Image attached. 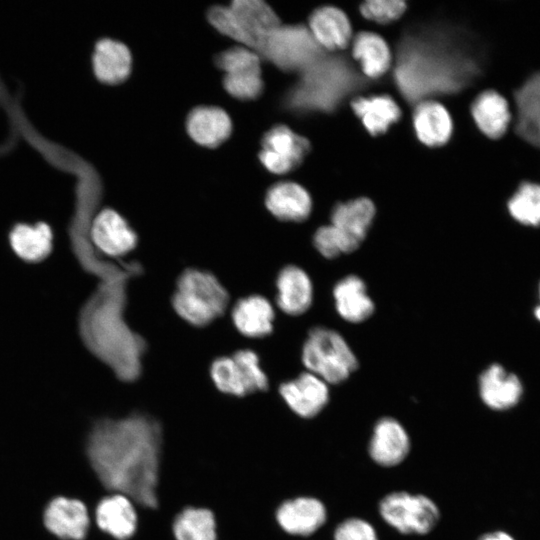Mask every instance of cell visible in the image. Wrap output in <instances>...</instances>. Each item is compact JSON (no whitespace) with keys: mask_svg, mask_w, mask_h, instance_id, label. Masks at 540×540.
<instances>
[{"mask_svg":"<svg viewBox=\"0 0 540 540\" xmlns=\"http://www.w3.org/2000/svg\"><path fill=\"white\" fill-rule=\"evenodd\" d=\"M480 540H514V539L504 532H494V533H489L482 536Z\"/></svg>","mask_w":540,"mask_h":540,"instance_id":"obj_39","label":"cell"},{"mask_svg":"<svg viewBox=\"0 0 540 540\" xmlns=\"http://www.w3.org/2000/svg\"><path fill=\"white\" fill-rule=\"evenodd\" d=\"M91 519L99 531L114 540H127L137 528V513L132 500L120 493L102 497Z\"/></svg>","mask_w":540,"mask_h":540,"instance_id":"obj_10","label":"cell"},{"mask_svg":"<svg viewBox=\"0 0 540 540\" xmlns=\"http://www.w3.org/2000/svg\"><path fill=\"white\" fill-rule=\"evenodd\" d=\"M161 443V427L149 417H104L92 423L85 453L106 493H120L155 508Z\"/></svg>","mask_w":540,"mask_h":540,"instance_id":"obj_1","label":"cell"},{"mask_svg":"<svg viewBox=\"0 0 540 540\" xmlns=\"http://www.w3.org/2000/svg\"><path fill=\"white\" fill-rule=\"evenodd\" d=\"M229 293L211 272L187 268L178 277L171 304L176 314L195 327H204L221 317Z\"/></svg>","mask_w":540,"mask_h":540,"instance_id":"obj_2","label":"cell"},{"mask_svg":"<svg viewBox=\"0 0 540 540\" xmlns=\"http://www.w3.org/2000/svg\"><path fill=\"white\" fill-rule=\"evenodd\" d=\"M483 402L495 410H504L518 403L522 395L520 379L499 364L490 365L479 378Z\"/></svg>","mask_w":540,"mask_h":540,"instance_id":"obj_18","label":"cell"},{"mask_svg":"<svg viewBox=\"0 0 540 540\" xmlns=\"http://www.w3.org/2000/svg\"><path fill=\"white\" fill-rule=\"evenodd\" d=\"M382 518L404 534H426L437 524L440 513L436 504L427 496L407 492H393L379 505Z\"/></svg>","mask_w":540,"mask_h":540,"instance_id":"obj_5","label":"cell"},{"mask_svg":"<svg viewBox=\"0 0 540 540\" xmlns=\"http://www.w3.org/2000/svg\"><path fill=\"white\" fill-rule=\"evenodd\" d=\"M407 6L401 0H372L361 4L362 15L378 23H388L398 19Z\"/></svg>","mask_w":540,"mask_h":540,"instance_id":"obj_37","label":"cell"},{"mask_svg":"<svg viewBox=\"0 0 540 540\" xmlns=\"http://www.w3.org/2000/svg\"><path fill=\"white\" fill-rule=\"evenodd\" d=\"M43 524L60 540H84L91 526V516L81 500L59 496L47 505Z\"/></svg>","mask_w":540,"mask_h":540,"instance_id":"obj_9","label":"cell"},{"mask_svg":"<svg viewBox=\"0 0 540 540\" xmlns=\"http://www.w3.org/2000/svg\"><path fill=\"white\" fill-rule=\"evenodd\" d=\"M353 56L360 62L362 71L371 78L382 76L391 65L388 45L372 32L357 34L353 41Z\"/></svg>","mask_w":540,"mask_h":540,"instance_id":"obj_28","label":"cell"},{"mask_svg":"<svg viewBox=\"0 0 540 540\" xmlns=\"http://www.w3.org/2000/svg\"><path fill=\"white\" fill-rule=\"evenodd\" d=\"M216 520L207 508L188 507L177 515L172 530L176 540H217Z\"/></svg>","mask_w":540,"mask_h":540,"instance_id":"obj_29","label":"cell"},{"mask_svg":"<svg viewBox=\"0 0 540 540\" xmlns=\"http://www.w3.org/2000/svg\"><path fill=\"white\" fill-rule=\"evenodd\" d=\"M469 110L477 129L491 140L502 138L512 123L509 101L493 89L478 93L472 99Z\"/></svg>","mask_w":540,"mask_h":540,"instance_id":"obj_11","label":"cell"},{"mask_svg":"<svg viewBox=\"0 0 540 540\" xmlns=\"http://www.w3.org/2000/svg\"><path fill=\"white\" fill-rule=\"evenodd\" d=\"M317 44L329 50L345 48L351 39V25L343 11L332 6L316 9L309 19Z\"/></svg>","mask_w":540,"mask_h":540,"instance_id":"obj_24","label":"cell"},{"mask_svg":"<svg viewBox=\"0 0 540 540\" xmlns=\"http://www.w3.org/2000/svg\"><path fill=\"white\" fill-rule=\"evenodd\" d=\"M223 86L229 95L247 101L258 98L264 89L261 70L225 74Z\"/></svg>","mask_w":540,"mask_h":540,"instance_id":"obj_32","label":"cell"},{"mask_svg":"<svg viewBox=\"0 0 540 540\" xmlns=\"http://www.w3.org/2000/svg\"><path fill=\"white\" fill-rule=\"evenodd\" d=\"M326 508L312 497H298L283 502L276 511L280 527L291 535L307 536L317 531L326 521Z\"/></svg>","mask_w":540,"mask_h":540,"instance_id":"obj_13","label":"cell"},{"mask_svg":"<svg viewBox=\"0 0 540 540\" xmlns=\"http://www.w3.org/2000/svg\"><path fill=\"white\" fill-rule=\"evenodd\" d=\"M333 296L338 313L349 322H362L374 312V303L367 294L365 283L355 275L340 280L334 287Z\"/></svg>","mask_w":540,"mask_h":540,"instance_id":"obj_26","label":"cell"},{"mask_svg":"<svg viewBox=\"0 0 540 540\" xmlns=\"http://www.w3.org/2000/svg\"><path fill=\"white\" fill-rule=\"evenodd\" d=\"M413 124L418 139L430 147L445 144L453 130L449 112L435 101H424L416 107Z\"/></svg>","mask_w":540,"mask_h":540,"instance_id":"obj_25","label":"cell"},{"mask_svg":"<svg viewBox=\"0 0 540 540\" xmlns=\"http://www.w3.org/2000/svg\"><path fill=\"white\" fill-rule=\"evenodd\" d=\"M186 129L199 145L215 148L231 135L232 122L227 112L219 107L198 106L188 114Z\"/></svg>","mask_w":540,"mask_h":540,"instance_id":"obj_15","label":"cell"},{"mask_svg":"<svg viewBox=\"0 0 540 540\" xmlns=\"http://www.w3.org/2000/svg\"><path fill=\"white\" fill-rule=\"evenodd\" d=\"M241 28L256 51L260 42L279 27L280 20L274 10L261 0H236L229 6Z\"/></svg>","mask_w":540,"mask_h":540,"instance_id":"obj_23","label":"cell"},{"mask_svg":"<svg viewBox=\"0 0 540 540\" xmlns=\"http://www.w3.org/2000/svg\"><path fill=\"white\" fill-rule=\"evenodd\" d=\"M509 101L512 129L540 147V71L531 74L523 84L504 94Z\"/></svg>","mask_w":540,"mask_h":540,"instance_id":"obj_7","label":"cell"},{"mask_svg":"<svg viewBox=\"0 0 540 540\" xmlns=\"http://www.w3.org/2000/svg\"><path fill=\"white\" fill-rule=\"evenodd\" d=\"M276 303L288 315H300L308 310L313 287L307 273L298 266L287 265L276 278Z\"/></svg>","mask_w":540,"mask_h":540,"instance_id":"obj_16","label":"cell"},{"mask_svg":"<svg viewBox=\"0 0 540 540\" xmlns=\"http://www.w3.org/2000/svg\"><path fill=\"white\" fill-rule=\"evenodd\" d=\"M207 17L218 32L251 49L250 41L230 7L214 6L208 11Z\"/></svg>","mask_w":540,"mask_h":540,"instance_id":"obj_35","label":"cell"},{"mask_svg":"<svg viewBox=\"0 0 540 540\" xmlns=\"http://www.w3.org/2000/svg\"><path fill=\"white\" fill-rule=\"evenodd\" d=\"M509 216L519 225L528 228L540 227V184L522 182L507 200Z\"/></svg>","mask_w":540,"mask_h":540,"instance_id":"obj_30","label":"cell"},{"mask_svg":"<svg viewBox=\"0 0 540 540\" xmlns=\"http://www.w3.org/2000/svg\"><path fill=\"white\" fill-rule=\"evenodd\" d=\"M302 362L310 373L331 384L343 382L358 366L345 339L324 327L310 331L303 345Z\"/></svg>","mask_w":540,"mask_h":540,"instance_id":"obj_3","label":"cell"},{"mask_svg":"<svg viewBox=\"0 0 540 540\" xmlns=\"http://www.w3.org/2000/svg\"><path fill=\"white\" fill-rule=\"evenodd\" d=\"M334 540H378L371 524L359 518H350L339 524Z\"/></svg>","mask_w":540,"mask_h":540,"instance_id":"obj_38","label":"cell"},{"mask_svg":"<svg viewBox=\"0 0 540 540\" xmlns=\"http://www.w3.org/2000/svg\"><path fill=\"white\" fill-rule=\"evenodd\" d=\"M9 246L22 261L38 263L51 253L53 249V232L45 222L34 225L16 224L10 231Z\"/></svg>","mask_w":540,"mask_h":540,"instance_id":"obj_21","label":"cell"},{"mask_svg":"<svg viewBox=\"0 0 540 540\" xmlns=\"http://www.w3.org/2000/svg\"><path fill=\"white\" fill-rule=\"evenodd\" d=\"M310 151V142L285 125H276L262 137L259 160L274 174L295 169Z\"/></svg>","mask_w":540,"mask_h":540,"instance_id":"obj_6","label":"cell"},{"mask_svg":"<svg viewBox=\"0 0 540 540\" xmlns=\"http://www.w3.org/2000/svg\"><path fill=\"white\" fill-rule=\"evenodd\" d=\"M374 216L373 202L368 198H358L336 205L331 214V225L357 249L366 237Z\"/></svg>","mask_w":540,"mask_h":540,"instance_id":"obj_22","label":"cell"},{"mask_svg":"<svg viewBox=\"0 0 540 540\" xmlns=\"http://www.w3.org/2000/svg\"><path fill=\"white\" fill-rule=\"evenodd\" d=\"M535 317L540 321V306L535 309Z\"/></svg>","mask_w":540,"mask_h":540,"instance_id":"obj_40","label":"cell"},{"mask_svg":"<svg viewBox=\"0 0 540 540\" xmlns=\"http://www.w3.org/2000/svg\"><path fill=\"white\" fill-rule=\"evenodd\" d=\"M265 205L279 220L300 222L310 215L312 200L302 186L285 181L276 183L268 189Z\"/></svg>","mask_w":540,"mask_h":540,"instance_id":"obj_20","label":"cell"},{"mask_svg":"<svg viewBox=\"0 0 540 540\" xmlns=\"http://www.w3.org/2000/svg\"><path fill=\"white\" fill-rule=\"evenodd\" d=\"M89 236L93 245L110 257L129 254L138 244L135 230L120 213L111 208H105L94 216Z\"/></svg>","mask_w":540,"mask_h":540,"instance_id":"obj_8","label":"cell"},{"mask_svg":"<svg viewBox=\"0 0 540 540\" xmlns=\"http://www.w3.org/2000/svg\"><path fill=\"white\" fill-rule=\"evenodd\" d=\"M92 67L99 81L109 85L122 83L131 73V52L122 42L100 39L92 55Z\"/></svg>","mask_w":540,"mask_h":540,"instance_id":"obj_19","label":"cell"},{"mask_svg":"<svg viewBox=\"0 0 540 540\" xmlns=\"http://www.w3.org/2000/svg\"><path fill=\"white\" fill-rule=\"evenodd\" d=\"M410 449V440L406 430L395 419H380L373 430L369 444L371 458L386 467L400 464Z\"/></svg>","mask_w":540,"mask_h":540,"instance_id":"obj_14","label":"cell"},{"mask_svg":"<svg viewBox=\"0 0 540 540\" xmlns=\"http://www.w3.org/2000/svg\"><path fill=\"white\" fill-rule=\"evenodd\" d=\"M351 107L373 136L386 132L401 116L399 106L388 95L360 97L351 103Z\"/></svg>","mask_w":540,"mask_h":540,"instance_id":"obj_27","label":"cell"},{"mask_svg":"<svg viewBox=\"0 0 540 540\" xmlns=\"http://www.w3.org/2000/svg\"><path fill=\"white\" fill-rule=\"evenodd\" d=\"M215 63L225 74L261 70V57L245 46H235L216 56Z\"/></svg>","mask_w":540,"mask_h":540,"instance_id":"obj_34","label":"cell"},{"mask_svg":"<svg viewBox=\"0 0 540 540\" xmlns=\"http://www.w3.org/2000/svg\"><path fill=\"white\" fill-rule=\"evenodd\" d=\"M231 315L234 327L245 337L263 338L273 331L275 313L264 296L254 294L239 299Z\"/></svg>","mask_w":540,"mask_h":540,"instance_id":"obj_17","label":"cell"},{"mask_svg":"<svg viewBox=\"0 0 540 540\" xmlns=\"http://www.w3.org/2000/svg\"><path fill=\"white\" fill-rule=\"evenodd\" d=\"M209 374L220 392L235 397L248 395L241 371L232 356L216 358L210 365Z\"/></svg>","mask_w":540,"mask_h":540,"instance_id":"obj_31","label":"cell"},{"mask_svg":"<svg viewBox=\"0 0 540 540\" xmlns=\"http://www.w3.org/2000/svg\"><path fill=\"white\" fill-rule=\"evenodd\" d=\"M539 294H540V286H539Z\"/></svg>","mask_w":540,"mask_h":540,"instance_id":"obj_41","label":"cell"},{"mask_svg":"<svg viewBox=\"0 0 540 540\" xmlns=\"http://www.w3.org/2000/svg\"><path fill=\"white\" fill-rule=\"evenodd\" d=\"M243 376L248 394L265 391L269 381L260 364L258 354L251 349H240L232 355Z\"/></svg>","mask_w":540,"mask_h":540,"instance_id":"obj_33","label":"cell"},{"mask_svg":"<svg viewBox=\"0 0 540 540\" xmlns=\"http://www.w3.org/2000/svg\"><path fill=\"white\" fill-rule=\"evenodd\" d=\"M256 52L283 71L303 72L318 61L320 46L305 27L280 25L260 42Z\"/></svg>","mask_w":540,"mask_h":540,"instance_id":"obj_4","label":"cell"},{"mask_svg":"<svg viewBox=\"0 0 540 540\" xmlns=\"http://www.w3.org/2000/svg\"><path fill=\"white\" fill-rule=\"evenodd\" d=\"M279 393L289 408L303 418L316 416L329 400L326 382L310 372L282 383Z\"/></svg>","mask_w":540,"mask_h":540,"instance_id":"obj_12","label":"cell"},{"mask_svg":"<svg viewBox=\"0 0 540 540\" xmlns=\"http://www.w3.org/2000/svg\"><path fill=\"white\" fill-rule=\"evenodd\" d=\"M313 243L318 252L326 258H336L343 253L356 250L333 225L322 226L317 229L313 237Z\"/></svg>","mask_w":540,"mask_h":540,"instance_id":"obj_36","label":"cell"}]
</instances>
